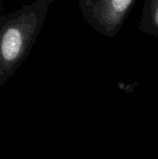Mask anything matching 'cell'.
I'll use <instances>...</instances> for the list:
<instances>
[{
	"label": "cell",
	"mask_w": 158,
	"mask_h": 159,
	"mask_svg": "<svg viewBox=\"0 0 158 159\" xmlns=\"http://www.w3.org/2000/svg\"><path fill=\"white\" fill-rule=\"evenodd\" d=\"M141 32L158 36V0H145L140 20Z\"/></svg>",
	"instance_id": "cell-3"
},
{
	"label": "cell",
	"mask_w": 158,
	"mask_h": 159,
	"mask_svg": "<svg viewBox=\"0 0 158 159\" xmlns=\"http://www.w3.org/2000/svg\"><path fill=\"white\" fill-rule=\"evenodd\" d=\"M134 0H78L79 10L86 22L106 37L119 33L132 9Z\"/></svg>",
	"instance_id": "cell-2"
},
{
	"label": "cell",
	"mask_w": 158,
	"mask_h": 159,
	"mask_svg": "<svg viewBox=\"0 0 158 159\" xmlns=\"http://www.w3.org/2000/svg\"><path fill=\"white\" fill-rule=\"evenodd\" d=\"M53 0H36L3 15L0 28V87L25 61L43 27Z\"/></svg>",
	"instance_id": "cell-1"
}]
</instances>
